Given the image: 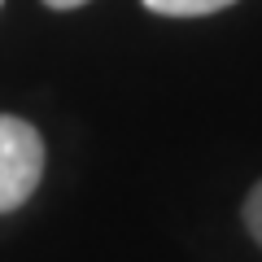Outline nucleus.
<instances>
[{
  "label": "nucleus",
  "mask_w": 262,
  "mask_h": 262,
  "mask_svg": "<svg viewBox=\"0 0 262 262\" xmlns=\"http://www.w3.org/2000/svg\"><path fill=\"white\" fill-rule=\"evenodd\" d=\"M44 5H53V9H79V5H88V0H44Z\"/></svg>",
  "instance_id": "4"
},
{
  "label": "nucleus",
  "mask_w": 262,
  "mask_h": 262,
  "mask_svg": "<svg viewBox=\"0 0 262 262\" xmlns=\"http://www.w3.org/2000/svg\"><path fill=\"white\" fill-rule=\"evenodd\" d=\"M245 227H249V236L262 245V184H253L249 196H245Z\"/></svg>",
  "instance_id": "3"
},
{
  "label": "nucleus",
  "mask_w": 262,
  "mask_h": 262,
  "mask_svg": "<svg viewBox=\"0 0 262 262\" xmlns=\"http://www.w3.org/2000/svg\"><path fill=\"white\" fill-rule=\"evenodd\" d=\"M236 5V0H144V9L166 13V18H201V13H219Z\"/></svg>",
  "instance_id": "2"
},
{
  "label": "nucleus",
  "mask_w": 262,
  "mask_h": 262,
  "mask_svg": "<svg viewBox=\"0 0 262 262\" xmlns=\"http://www.w3.org/2000/svg\"><path fill=\"white\" fill-rule=\"evenodd\" d=\"M44 179V140L31 122L0 114V214L31 201Z\"/></svg>",
  "instance_id": "1"
}]
</instances>
